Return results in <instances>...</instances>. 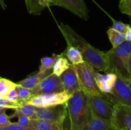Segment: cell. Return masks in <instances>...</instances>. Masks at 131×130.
<instances>
[{
    "label": "cell",
    "instance_id": "6da1fadb",
    "mask_svg": "<svg viewBox=\"0 0 131 130\" xmlns=\"http://www.w3.org/2000/svg\"><path fill=\"white\" fill-rule=\"evenodd\" d=\"M59 29L67 43L78 48L83 55L84 62L97 71L107 72V52H102L95 48L84 38L74 31L67 24H58Z\"/></svg>",
    "mask_w": 131,
    "mask_h": 130
},
{
    "label": "cell",
    "instance_id": "7a4b0ae2",
    "mask_svg": "<svg viewBox=\"0 0 131 130\" xmlns=\"http://www.w3.org/2000/svg\"><path fill=\"white\" fill-rule=\"evenodd\" d=\"M70 130H82L92 119L88 96L79 90L73 93L66 102Z\"/></svg>",
    "mask_w": 131,
    "mask_h": 130
},
{
    "label": "cell",
    "instance_id": "3957f363",
    "mask_svg": "<svg viewBox=\"0 0 131 130\" xmlns=\"http://www.w3.org/2000/svg\"><path fill=\"white\" fill-rule=\"evenodd\" d=\"M107 73H115L118 77L127 81L131 80L128 64L131 56V42L125 41L107 52Z\"/></svg>",
    "mask_w": 131,
    "mask_h": 130
},
{
    "label": "cell",
    "instance_id": "277c9868",
    "mask_svg": "<svg viewBox=\"0 0 131 130\" xmlns=\"http://www.w3.org/2000/svg\"><path fill=\"white\" fill-rule=\"evenodd\" d=\"M78 77L81 89L88 96H103L96 84L93 70L86 62L77 65H72Z\"/></svg>",
    "mask_w": 131,
    "mask_h": 130
},
{
    "label": "cell",
    "instance_id": "5b68a950",
    "mask_svg": "<svg viewBox=\"0 0 131 130\" xmlns=\"http://www.w3.org/2000/svg\"><path fill=\"white\" fill-rule=\"evenodd\" d=\"M88 103L92 118L111 120L113 113V104L107 94L103 96H88Z\"/></svg>",
    "mask_w": 131,
    "mask_h": 130
},
{
    "label": "cell",
    "instance_id": "8992f818",
    "mask_svg": "<svg viewBox=\"0 0 131 130\" xmlns=\"http://www.w3.org/2000/svg\"><path fill=\"white\" fill-rule=\"evenodd\" d=\"M70 96L65 91L41 94L32 97L29 100L23 102L21 104L29 105L37 108L53 107L65 103Z\"/></svg>",
    "mask_w": 131,
    "mask_h": 130
},
{
    "label": "cell",
    "instance_id": "52a82bcc",
    "mask_svg": "<svg viewBox=\"0 0 131 130\" xmlns=\"http://www.w3.org/2000/svg\"><path fill=\"white\" fill-rule=\"evenodd\" d=\"M111 123L114 130H131V107L115 103Z\"/></svg>",
    "mask_w": 131,
    "mask_h": 130
},
{
    "label": "cell",
    "instance_id": "ba28073f",
    "mask_svg": "<svg viewBox=\"0 0 131 130\" xmlns=\"http://www.w3.org/2000/svg\"><path fill=\"white\" fill-rule=\"evenodd\" d=\"M67 115L66 103L53 107L37 108L35 107V119L63 124Z\"/></svg>",
    "mask_w": 131,
    "mask_h": 130
},
{
    "label": "cell",
    "instance_id": "9c48e42d",
    "mask_svg": "<svg viewBox=\"0 0 131 130\" xmlns=\"http://www.w3.org/2000/svg\"><path fill=\"white\" fill-rule=\"evenodd\" d=\"M129 82L118 77L111 94H106L113 104L120 103L131 107V89Z\"/></svg>",
    "mask_w": 131,
    "mask_h": 130
},
{
    "label": "cell",
    "instance_id": "30bf717a",
    "mask_svg": "<svg viewBox=\"0 0 131 130\" xmlns=\"http://www.w3.org/2000/svg\"><path fill=\"white\" fill-rule=\"evenodd\" d=\"M32 97L41 94H51L64 91L60 76L52 73L43 79L35 87L31 89Z\"/></svg>",
    "mask_w": 131,
    "mask_h": 130
},
{
    "label": "cell",
    "instance_id": "8fae6325",
    "mask_svg": "<svg viewBox=\"0 0 131 130\" xmlns=\"http://www.w3.org/2000/svg\"><path fill=\"white\" fill-rule=\"evenodd\" d=\"M55 6L65 8L81 19L88 20V10L83 0H55Z\"/></svg>",
    "mask_w": 131,
    "mask_h": 130
},
{
    "label": "cell",
    "instance_id": "7c38bea8",
    "mask_svg": "<svg viewBox=\"0 0 131 130\" xmlns=\"http://www.w3.org/2000/svg\"><path fill=\"white\" fill-rule=\"evenodd\" d=\"M60 79L64 91L66 92L69 96H71L75 91L81 89L77 75L72 64L69 69L65 70L60 75Z\"/></svg>",
    "mask_w": 131,
    "mask_h": 130
},
{
    "label": "cell",
    "instance_id": "4fadbf2b",
    "mask_svg": "<svg viewBox=\"0 0 131 130\" xmlns=\"http://www.w3.org/2000/svg\"><path fill=\"white\" fill-rule=\"evenodd\" d=\"M96 84L102 93L111 94L116 83L117 76L115 73H107L105 75L99 73L98 71L93 70Z\"/></svg>",
    "mask_w": 131,
    "mask_h": 130
},
{
    "label": "cell",
    "instance_id": "5bb4252c",
    "mask_svg": "<svg viewBox=\"0 0 131 130\" xmlns=\"http://www.w3.org/2000/svg\"><path fill=\"white\" fill-rule=\"evenodd\" d=\"M52 73V69L47 70L43 72H38L37 74L28 76L26 79L18 82L16 84L20 86L28 89H32L39 84L42 80Z\"/></svg>",
    "mask_w": 131,
    "mask_h": 130
},
{
    "label": "cell",
    "instance_id": "9a60e30c",
    "mask_svg": "<svg viewBox=\"0 0 131 130\" xmlns=\"http://www.w3.org/2000/svg\"><path fill=\"white\" fill-rule=\"evenodd\" d=\"M28 11L33 15H40L46 8L55 6V0H25Z\"/></svg>",
    "mask_w": 131,
    "mask_h": 130
},
{
    "label": "cell",
    "instance_id": "2e32d148",
    "mask_svg": "<svg viewBox=\"0 0 131 130\" xmlns=\"http://www.w3.org/2000/svg\"><path fill=\"white\" fill-rule=\"evenodd\" d=\"M113 129L111 120L92 118L82 130H111Z\"/></svg>",
    "mask_w": 131,
    "mask_h": 130
},
{
    "label": "cell",
    "instance_id": "e0dca14e",
    "mask_svg": "<svg viewBox=\"0 0 131 130\" xmlns=\"http://www.w3.org/2000/svg\"><path fill=\"white\" fill-rule=\"evenodd\" d=\"M31 123L32 127L35 130H65L63 124L58 122L33 119H31Z\"/></svg>",
    "mask_w": 131,
    "mask_h": 130
},
{
    "label": "cell",
    "instance_id": "ac0fdd59",
    "mask_svg": "<svg viewBox=\"0 0 131 130\" xmlns=\"http://www.w3.org/2000/svg\"><path fill=\"white\" fill-rule=\"evenodd\" d=\"M62 55L71 62L72 65L79 64L84 62L83 55L80 51L71 45L67 44L66 50Z\"/></svg>",
    "mask_w": 131,
    "mask_h": 130
},
{
    "label": "cell",
    "instance_id": "d6986e66",
    "mask_svg": "<svg viewBox=\"0 0 131 130\" xmlns=\"http://www.w3.org/2000/svg\"><path fill=\"white\" fill-rule=\"evenodd\" d=\"M71 64L69 63L67 59L61 54L60 58L57 60L52 68V73L58 76H60L65 70L69 69Z\"/></svg>",
    "mask_w": 131,
    "mask_h": 130
},
{
    "label": "cell",
    "instance_id": "ffe728a7",
    "mask_svg": "<svg viewBox=\"0 0 131 130\" xmlns=\"http://www.w3.org/2000/svg\"><path fill=\"white\" fill-rule=\"evenodd\" d=\"M107 33L113 47H117L119 45L126 41L125 34L116 31V30L112 29V28L109 29L107 30Z\"/></svg>",
    "mask_w": 131,
    "mask_h": 130
},
{
    "label": "cell",
    "instance_id": "44dd1931",
    "mask_svg": "<svg viewBox=\"0 0 131 130\" xmlns=\"http://www.w3.org/2000/svg\"><path fill=\"white\" fill-rule=\"evenodd\" d=\"M61 55L52 54L51 57H44L41 59V64L39 67L38 72H43L47 70L52 69L54 65L57 60L60 57Z\"/></svg>",
    "mask_w": 131,
    "mask_h": 130
},
{
    "label": "cell",
    "instance_id": "7402d4cb",
    "mask_svg": "<svg viewBox=\"0 0 131 130\" xmlns=\"http://www.w3.org/2000/svg\"><path fill=\"white\" fill-rule=\"evenodd\" d=\"M17 84L8 79L0 77V98H4L11 89L15 88Z\"/></svg>",
    "mask_w": 131,
    "mask_h": 130
},
{
    "label": "cell",
    "instance_id": "603a6c76",
    "mask_svg": "<svg viewBox=\"0 0 131 130\" xmlns=\"http://www.w3.org/2000/svg\"><path fill=\"white\" fill-rule=\"evenodd\" d=\"M15 89H16L18 99H19V101L20 103L29 100L31 98H32L31 89L24 88L23 87L17 85V84L15 87Z\"/></svg>",
    "mask_w": 131,
    "mask_h": 130
},
{
    "label": "cell",
    "instance_id": "cb8c5ba5",
    "mask_svg": "<svg viewBox=\"0 0 131 130\" xmlns=\"http://www.w3.org/2000/svg\"><path fill=\"white\" fill-rule=\"evenodd\" d=\"M15 110L20 112L23 114L25 115L26 116L29 117L31 119H35V107H33V106L21 104L18 108H15Z\"/></svg>",
    "mask_w": 131,
    "mask_h": 130
},
{
    "label": "cell",
    "instance_id": "d4e9b609",
    "mask_svg": "<svg viewBox=\"0 0 131 130\" xmlns=\"http://www.w3.org/2000/svg\"><path fill=\"white\" fill-rule=\"evenodd\" d=\"M10 117H17L18 119V122L17 123L20 126H25V127H32L31 119L20 113L17 110L15 109V112Z\"/></svg>",
    "mask_w": 131,
    "mask_h": 130
},
{
    "label": "cell",
    "instance_id": "484cf974",
    "mask_svg": "<svg viewBox=\"0 0 131 130\" xmlns=\"http://www.w3.org/2000/svg\"><path fill=\"white\" fill-rule=\"evenodd\" d=\"M113 20V25L111 26V28L115 30H116V31L120 32V33H124L125 34L126 32L127 31L128 29L129 28L130 25L129 24H124V23L122 22L116 21L115 20L113 19H112Z\"/></svg>",
    "mask_w": 131,
    "mask_h": 130
},
{
    "label": "cell",
    "instance_id": "4316f807",
    "mask_svg": "<svg viewBox=\"0 0 131 130\" xmlns=\"http://www.w3.org/2000/svg\"><path fill=\"white\" fill-rule=\"evenodd\" d=\"M119 7L123 14H127L131 17V2L127 0H120Z\"/></svg>",
    "mask_w": 131,
    "mask_h": 130
},
{
    "label": "cell",
    "instance_id": "83f0119b",
    "mask_svg": "<svg viewBox=\"0 0 131 130\" xmlns=\"http://www.w3.org/2000/svg\"><path fill=\"white\" fill-rule=\"evenodd\" d=\"M20 103H14V102L10 101L4 98H0V107L5 108H12V109H15L18 108L20 105Z\"/></svg>",
    "mask_w": 131,
    "mask_h": 130
},
{
    "label": "cell",
    "instance_id": "f1b7e54d",
    "mask_svg": "<svg viewBox=\"0 0 131 130\" xmlns=\"http://www.w3.org/2000/svg\"><path fill=\"white\" fill-rule=\"evenodd\" d=\"M5 128L7 130H35L33 127H25L18 124L17 122H11Z\"/></svg>",
    "mask_w": 131,
    "mask_h": 130
},
{
    "label": "cell",
    "instance_id": "f546056e",
    "mask_svg": "<svg viewBox=\"0 0 131 130\" xmlns=\"http://www.w3.org/2000/svg\"><path fill=\"white\" fill-rule=\"evenodd\" d=\"M5 99H8V100L10 101L14 102V103H20L19 101V99H18L17 94V91L15 88L11 89V90L8 93V94H6V96H5Z\"/></svg>",
    "mask_w": 131,
    "mask_h": 130
},
{
    "label": "cell",
    "instance_id": "4dcf8cb0",
    "mask_svg": "<svg viewBox=\"0 0 131 130\" xmlns=\"http://www.w3.org/2000/svg\"><path fill=\"white\" fill-rule=\"evenodd\" d=\"M11 123L10 117L5 113L0 114V127H5Z\"/></svg>",
    "mask_w": 131,
    "mask_h": 130
},
{
    "label": "cell",
    "instance_id": "1f68e13d",
    "mask_svg": "<svg viewBox=\"0 0 131 130\" xmlns=\"http://www.w3.org/2000/svg\"><path fill=\"white\" fill-rule=\"evenodd\" d=\"M125 39L126 41L127 42H131V27H129V28L128 29L127 31L125 33Z\"/></svg>",
    "mask_w": 131,
    "mask_h": 130
},
{
    "label": "cell",
    "instance_id": "d6a6232c",
    "mask_svg": "<svg viewBox=\"0 0 131 130\" xmlns=\"http://www.w3.org/2000/svg\"><path fill=\"white\" fill-rule=\"evenodd\" d=\"M0 5H1L3 9H4V10H5L6 8V5L5 3V2H4V0H0Z\"/></svg>",
    "mask_w": 131,
    "mask_h": 130
},
{
    "label": "cell",
    "instance_id": "836d02e7",
    "mask_svg": "<svg viewBox=\"0 0 131 130\" xmlns=\"http://www.w3.org/2000/svg\"><path fill=\"white\" fill-rule=\"evenodd\" d=\"M128 68H129V71L130 74L131 75V56L129 59V64H128Z\"/></svg>",
    "mask_w": 131,
    "mask_h": 130
},
{
    "label": "cell",
    "instance_id": "e575fe53",
    "mask_svg": "<svg viewBox=\"0 0 131 130\" xmlns=\"http://www.w3.org/2000/svg\"><path fill=\"white\" fill-rule=\"evenodd\" d=\"M6 110H7V108L0 107V114H1V113H5V112L6 111Z\"/></svg>",
    "mask_w": 131,
    "mask_h": 130
},
{
    "label": "cell",
    "instance_id": "d590c367",
    "mask_svg": "<svg viewBox=\"0 0 131 130\" xmlns=\"http://www.w3.org/2000/svg\"><path fill=\"white\" fill-rule=\"evenodd\" d=\"M0 130H7L5 127H0Z\"/></svg>",
    "mask_w": 131,
    "mask_h": 130
},
{
    "label": "cell",
    "instance_id": "8d00e7d4",
    "mask_svg": "<svg viewBox=\"0 0 131 130\" xmlns=\"http://www.w3.org/2000/svg\"><path fill=\"white\" fill-rule=\"evenodd\" d=\"M129 86H130V89H131V80L129 82Z\"/></svg>",
    "mask_w": 131,
    "mask_h": 130
},
{
    "label": "cell",
    "instance_id": "74e56055",
    "mask_svg": "<svg viewBox=\"0 0 131 130\" xmlns=\"http://www.w3.org/2000/svg\"><path fill=\"white\" fill-rule=\"evenodd\" d=\"M119 1H120V0H119ZM127 1H130V2H131V0H127Z\"/></svg>",
    "mask_w": 131,
    "mask_h": 130
}]
</instances>
